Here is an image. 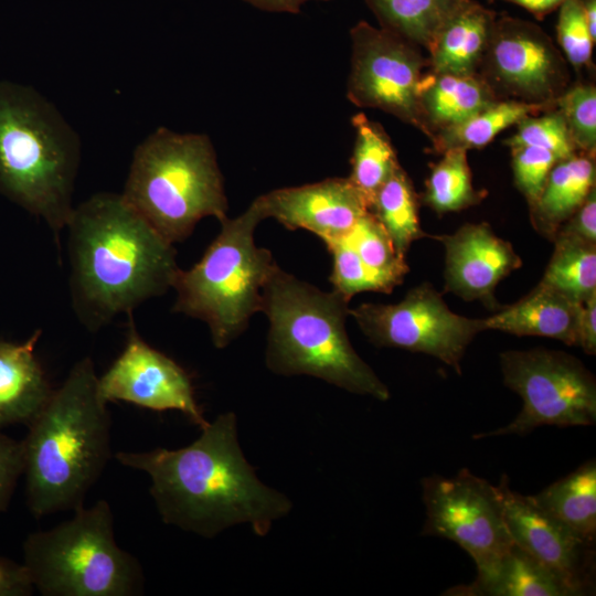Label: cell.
I'll return each instance as SVG.
<instances>
[{
    "mask_svg": "<svg viewBox=\"0 0 596 596\" xmlns=\"http://www.w3.org/2000/svg\"><path fill=\"white\" fill-rule=\"evenodd\" d=\"M79 158L78 136L53 104L0 81V192L44 220L57 242L74 210Z\"/></svg>",
    "mask_w": 596,
    "mask_h": 596,
    "instance_id": "5",
    "label": "cell"
},
{
    "mask_svg": "<svg viewBox=\"0 0 596 596\" xmlns=\"http://www.w3.org/2000/svg\"><path fill=\"white\" fill-rule=\"evenodd\" d=\"M58 525L28 535L23 565L43 596H136L145 577L136 556L117 545L106 500L79 508Z\"/></svg>",
    "mask_w": 596,
    "mask_h": 596,
    "instance_id": "8",
    "label": "cell"
},
{
    "mask_svg": "<svg viewBox=\"0 0 596 596\" xmlns=\"http://www.w3.org/2000/svg\"><path fill=\"white\" fill-rule=\"evenodd\" d=\"M520 6L531 12L536 19H543L546 14L551 13L565 0H505Z\"/></svg>",
    "mask_w": 596,
    "mask_h": 596,
    "instance_id": "42",
    "label": "cell"
},
{
    "mask_svg": "<svg viewBox=\"0 0 596 596\" xmlns=\"http://www.w3.org/2000/svg\"><path fill=\"white\" fill-rule=\"evenodd\" d=\"M581 306L582 302L539 283L519 301L483 318V326L485 330L544 337L578 345Z\"/></svg>",
    "mask_w": 596,
    "mask_h": 596,
    "instance_id": "18",
    "label": "cell"
},
{
    "mask_svg": "<svg viewBox=\"0 0 596 596\" xmlns=\"http://www.w3.org/2000/svg\"><path fill=\"white\" fill-rule=\"evenodd\" d=\"M350 36L349 100L391 114L427 136L419 91L428 60L419 46L364 20L351 29Z\"/></svg>",
    "mask_w": 596,
    "mask_h": 596,
    "instance_id": "11",
    "label": "cell"
},
{
    "mask_svg": "<svg viewBox=\"0 0 596 596\" xmlns=\"http://www.w3.org/2000/svg\"><path fill=\"white\" fill-rule=\"evenodd\" d=\"M503 383L522 400L515 418L475 439L525 435L541 426H590L596 423V381L575 356L535 348L500 354Z\"/></svg>",
    "mask_w": 596,
    "mask_h": 596,
    "instance_id": "9",
    "label": "cell"
},
{
    "mask_svg": "<svg viewBox=\"0 0 596 596\" xmlns=\"http://www.w3.org/2000/svg\"><path fill=\"white\" fill-rule=\"evenodd\" d=\"M265 219L256 198L237 217L220 220L221 231L202 258L188 270L179 269L173 279V311L205 322L217 349L235 340L262 311L263 289L278 266L254 240Z\"/></svg>",
    "mask_w": 596,
    "mask_h": 596,
    "instance_id": "7",
    "label": "cell"
},
{
    "mask_svg": "<svg viewBox=\"0 0 596 596\" xmlns=\"http://www.w3.org/2000/svg\"><path fill=\"white\" fill-rule=\"evenodd\" d=\"M510 149L514 183L530 207L539 199L552 168L560 159L539 147L514 146Z\"/></svg>",
    "mask_w": 596,
    "mask_h": 596,
    "instance_id": "36",
    "label": "cell"
},
{
    "mask_svg": "<svg viewBox=\"0 0 596 596\" xmlns=\"http://www.w3.org/2000/svg\"><path fill=\"white\" fill-rule=\"evenodd\" d=\"M496 19L494 11L468 0L437 32L427 50L428 68L438 73H478Z\"/></svg>",
    "mask_w": 596,
    "mask_h": 596,
    "instance_id": "20",
    "label": "cell"
},
{
    "mask_svg": "<svg viewBox=\"0 0 596 596\" xmlns=\"http://www.w3.org/2000/svg\"><path fill=\"white\" fill-rule=\"evenodd\" d=\"M556 233L574 235L596 243V189L594 188L577 211Z\"/></svg>",
    "mask_w": 596,
    "mask_h": 596,
    "instance_id": "38",
    "label": "cell"
},
{
    "mask_svg": "<svg viewBox=\"0 0 596 596\" xmlns=\"http://www.w3.org/2000/svg\"><path fill=\"white\" fill-rule=\"evenodd\" d=\"M355 131L348 179L359 190L368 207L382 184L400 167L396 152L384 128L363 113L351 119Z\"/></svg>",
    "mask_w": 596,
    "mask_h": 596,
    "instance_id": "27",
    "label": "cell"
},
{
    "mask_svg": "<svg viewBox=\"0 0 596 596\" xmlns=\"http://www.w3.org/2000/svg\"><path fill=\"white\" fill-rule=\"evenodd\" d=\"M262 311L269 320L266 364L281 375L307 374L359 395L390 398L389 387L353 349L347 330L349 301L284 272L270 275Z\"/></svg>",
    "mask_w": 596,
    "mask_h": 596,
    "instance_id": "4",
    "label": "cell"
},
{
    "mask_svg": "<svg viewBox=\"0 0 596 596\" xmlns=\"http://www.w3.org/2000/svg\"><path fill=\"white\" fill-rule=\"evenodd\" d=\"M115 458L149 475L150 494L164 523L206 539L240 523L264 536L292 507L258 479L244 457L232 412L207 422L185 447L118 451Z\"/></svg>",
    "mask_w": 596,
    "mask_h": 596,
    "instance_id": "1",
    "label": "cell"
},
{
    "mask_svg": "<svg viewBox=\"0 0 596 596\" xmlns=\"http://www.w3.org/2000/svg\"><path fill=\"white\" fill-rule=\"evenodd\" d=\"M98 391L107 403L124 401L152 411L175 409L200 428L207 424L195 401L189 374L139 336L132 317L125 348L98 377Z\"/></svg>",
    "mask_w": 596,
    "mask_h": 596,
    "instance_id": "14",
    "label": "cell"
},
{
    "mask_svg": "<svg viewBox=\"0 0 596 596\" xmlns=\"http://www.w3.org/2000/svg\"><path fill=\"white\" fill-rule=\"evenodd\" d=\"M448 596H577L553 570L513 544L487 573L470 584L447 589Z\"/></svg>",
    "mask_w": 596,
    "mask_h": 596,
    "instance_id": "21",
    "label": "cell"
},
{
    "mask_svg": "<svg viewBox=\"0 0 596 596\" xmlns=\"http://www.w3.org/2000/svg\"><path fill=\"white\" fill-rule=\"evenodd\" d=\"M34 590L23 563L0 557V596H29Z\"/></svg>",
    "mask_w": 596,
    "mask_h": 596,
    "instance_id": "39",
    "label": "cell"
},
{
    "mask_svg": "<svg viewBox=\"0 0 596 596\" xmlns=\"http://www.w3.org/2000/svg\"><path fill=\"white\" fill-rule=\"evenodd\" d=\"M549 514L583 541H596V461L576 470L532 496Z\"/></svg>",
    "mask_w": 596,
    "mask_h": 596,
    "instance_id": "24",
    "label": "cell"
},
{
    "mask_svg": "<svg viewBox=\"0 0 596 596\" xmlns=\"http://www.w3.org/2000/svg\"><path fill=\"white\" fill-rule=\"evenodd\" d=\"M419 95L430 140L499 99L479 73H438L429 68L422 78Z\"/></svg>",
    "mask_w": 596,
    "mask_h": 596,
    "instance_id": "22",
    "label": "cell"
},
{
    "mask_svg": "<svg viewBox=\"0 0 596 596\" xmlns=\"http://www.w3.org/2000/svg\"><path fill=\"white\" fill-rule=\"evenodd\" d=\"M556 31L565 60L577 70L589 66L596 39L589 31L581 0H565L560 6Z\"/></svg>",
    "mask_w": 596,
    "mask_h": 596,
    "instance_id": "35",
    "label": "cell"
},
{
    "mask_svg": "<svg viewBox=\"0 0 596 596\" xmlns=\"http://www.w3.org/2000/svg\"><path fill=\"white\" fill-rule=\"evenodd\" d=\"M441 155V159L432 167L423 202L438 215L479 203L482 193L472 185L467 150L453 148Z\"/></svg>",
    "mask_w": 596,
    "mask_h": 596,
    "instance_id": "30",
    "label": "cell"
},
{
    "mask_svg": "<svg viewBox=\"0 0 596 596\" xmlns=\"http://www.w3.org/2000/svg\"><path fill=\"white\" fill-rule=\"evenodd\" d=\"M479 73L499 99L554 107L568 87L564 55L538 24L497 18Z\"/></svg>",
    "mask_w": 596,
    "mask_h": 596,
    "instance_id": "13",
    "label": "cell"
},
{
    "mask_svg": "<svg viewBox=\"0 0 596 596\" xmlns=\"http://www.w3.org/2000/svg\"><path fill=\"white\" fill-rule=\"evenodd\" d=\"M123 199L174 244L206 216L228 211L214 147L206 135L160 127L135 150Z\"/></svg>",
    "mask_w": 596,
    "mask_h": 596,
    "instance_id": "6",
    "label": "cell"
},
{
    "mask_svg": "<svg viewBox=\"0 0 596 596\" xmlns=\"http://www.w3.org/2000/svg\"><path fill=\"white\" fill-rule=\"evenodd\" d=\"M364 267L377 279L383 292L401 285L409 268L386 231L368 211L347 235Z\"/></svg>",
    "mask_w": 596,
    "mask_h": 596,
    "instance_id": "31",
    "label": "cell"
},
{
    "mask_svg": "<svg viewBox=\"0 0 596 596\" xmlns=\"http://www.w3.org/2000/svg\"><path fill=\"white\" fill-rule=\"evenodd\" d=\"M91 358L79 360L28 425L26 503L35 518L83 505L111 457L110 415Z\"/></svg>",
    "mask_w": 596,
    "mask_h": 596,
    "instance_id": "3",
    "label": "cell"
},
{
    "mask_svg": "<svg viewBox=\"0 0 596 596\" xmlns=\"http://www.w3.org/2000/svg\"><path fill=\"white\" fill-rule=\"evenodd\" d=\"M595 157L577 152L558 160L533 205L530 220L538 233L554 238L595 188Z\"/></svg>",
    "mask_w": 596,
    "mask_h": 596,
    "instance_id": "23",
    "label": "cell"
},
{
    "mask_svg": "<svg viewBox=\"0 0 596 596\" xmlns=\"http://www.w3.org/2000/svg\"><path fill=\"white\" fill-rule=\"evenodd\" d=\"M66 227L72 305L89 331L172 288L179 270L173 244L121 194H94L74 207Z\"/></svg>",
    "mask_w": 596,
    "mask_h": 596,
    "instance_id": "2",
    "label": "cell"
},
{
    "mask_svg": "<svg viewBox=\"0 0 596 596\" xmlns=\"http://www.w3.org/2000/svg\"><path fill=\"white\" fill-rule=\"evenodd\" d=\"M494 488L513 544L562 576L577 596L590 594L595 585V544L575 535L532 496L511 489L505 475Z\"/></svg>",
    "mask_w": 596,
    "mask_h": 596,
    "instance_id": "15",
    "label": "cell"
},
{
    "mask_svg": "<svg viewBox=\"0 0 596 596\" xmlns=\"http://www.w3.org/2000/svg\"><path fill=\"white\" fill-rule=\"evenodd\" d=\"M40 337L38 330L23 343L0 341V430L29 425L53 392L34 353Z\"/></svg>",
    "mask_w": 596,
    "mask_h": 596,
    "instance_id": "19",
    "label": "cell"
},
{
    "mask_svg": "<svg viewBox=\"0 0 596 596\" xmlns=\"http://www.w3.org/2000/svg\"><path fill=\"white\" fill-rule=\"evenodd\" d=\"M252 6L269 12L299 13L304 3L310 0H244ZM326 1V0H320Z\"/></svg>",
    "mask_w": 596,
    "mask_h": 596,
    "instance_id": "41",
    "label": "cell"
},
{
    "mask_svg": "<svg viewBox=\"0 0 596 596\" xmlns=\"http://www.w3.org/2000/svg\"><path fill=\"white\" fill-rule=\"evenodd\" d=\"M23 466L22 443L0 430V512L7 510Z\"/></svg>",
    "mask_w": 596,
    "mask_h": 596,
    "instance_id": "37",
    "label": "cell"
},
{
    "mask_svg": "<svg viewBox=\"0 0 596 596\" xmlns=\"http://www.w3.org/2000/svg\"><path fill=\"white\" fill-rule=\"evenodd\" d=\"M445 248V289L464 300H479L500 309L494 297L498 284L522 266L511 243L486 223H466L453 234L430 235Z\"/></svg>",
    "mask_w": 596,
    "mask_h": 596,
    "instance_id": "16",
    "label": "cell"
},
{
    "mask_svg": "<svg viewBox=\"0 0 596 596\" xmlns=\"http://www.w3.org/2000/svg\"><path fill=\"white\" fill-rule=\"evenodd\" d=\"M349 315L374 345L428 354L458 374L468 345L485 331L483 318L451 311L429 283L413 287L397 304L364 302Z\"/></svg>",
    "mask_w": 596,
    "mask_h": 596,
    "instance_id": "10",
    "label": "cell"
},
{
    "mask_svg": "<svg viewBox=\"0 0 596 596\" xmlns=\"http://www.w3.org/2000/svg\"><path fill=\"white\" fill-rule=\"evenodd\" d=\"M382 29L429 49L443 24L468 0H364Z\"/></svg>",
    "mask_w": 596,
    "mask_h": 596,
    "instance_id": "25",
    "label": "cell"
},
{
    "mask_svg": "<svg viewBox=\"0 0 596 596\" xmlns=\"http://www.w3.org/2000/svg\"><path fill=\"white\" fill-rule=\"evenodd\" d=\"M553 108L515 99H497L462 123L437 132L430 141L439 153L453 148L467 151L482 148L501 131L517 125L524 117Z\"/></svg>",
    "mask_w": 596,
    "mask_h": 596,
    "instance_id": "26",
    "label": "cell"
},
{
    "mask_svg": "<svg viewBox=\"0 0 596 596\" xmlns=\"http://www.w3.org/2000/svg\"><path fill=\"white\" fill-rule=\"evenodd\" d=\"M589 31L596 39V0H581Z\"/></svg>",
    "mask_w": 596,
    "mask_h": 596,
    "instance_id": "43",
    "label": "cell"
},
{
    "mask_svg": "<svg viewBox=\"0 0 596 596\" xmlns=\"http://www.w3.org/2000/svg\"><path fill=\"white\" fill-rule=\"evenodd\" d=\"M369 211L406 257L411 245L426 236L419 225L418 196L411 179L400 166L374 194Z\"/></svg>",
    "mask_w": 596,
    "mask_h": 596,
    "instance_id": "28",
    "label": "cell"
},
{
    "mask_svg": "<svg viewBox=\"0 0 596 596\" xmlns=\"http://www.w3.org/2000/svg\"><path fill=\"white\" fill-rule=\"evenodd\" d=\"M578 347L587 354L596 353V294L582 302L578 324Z\"/></svg>",
    "mask_w": 596,
    "mask_h": 596,
    "instance_id": "40",
    "label": "cell"
},
{
    "mask_svg": "<svg viewBox=\"0 0 596 596\" xmlns=\"http://www.w3.org/2000/svg\"><path fill=\"white\" fill-rule=\"evenodd\" d=\"M332 257L330 281L350 300L363 291L383 292L377 279L364 267L347 236L324 243Z\"/></svg>",
    "mask_w": 596,
    "mask_h": 596,
    "instance_id": "34",
    "label": "cell"
},
{
    "mask_svg": "<svg viewBox=\"0 0 596 596\" xmlns=\"http://www.w3.org/2000/svg\"><path fill=\"white\" fill-rule=\"evenodd\" d=\"M422 489V534L457 543L472 557L477 575L489 572L513 545L496 488L487 480L461 469L453 477H426Z\"/></svg>",
    "mask_w": 596,
    "mask_h": 596,
    "instance_id": "12",
    "label": "cell"
},
{
    "mask_svg": "<svg viewBox=\"0 0 596 596\" xmlns=\"http://www.w3.org/2000/svg\"><path fill=\"white\" fill-rule=\"evenodd\" d=\"M554 252L540 283L583 302L596 294V243L556 233Z\"/></svg>",
    "mask_w": 596,
    "mask_h": 596,
    "instance_id": "29",
    "label": "cell"
},
{
    "mask_svg": "<svg viewBox=\"0 0 596 596\" xmlns=\"http://www.w3.org/2000/svg\"><path fill=\"white\" fill-rule=\"evenodd\" d=\"M266 219L288 230L302 228L323 243L350 234L369 211L368 203L348 178L273 190L258 196Z\"/></svg>",
    "mask_w": 596,
    "mask_h": 596,
    "instance_id": "17",
    "label": "cell"
},
{
    "mask_svg": "<svg viewBox=\"0 0 596 596\" xmlns=\"http://www.w3.org/2000/svg\"><path fill=\"white\" fill-rule=\"evenodd\" d=\"M578 152L595 157L596 88L592 84L568 86L555 100Z\"/></svg>",
    "mask_w": 596,
    "mask_h": 596,
    "instance_id": "32",
    "label": "cell"
},
{
    "mask_svg": "<svg viewBox=\"0 0 596 596\" xmlns=\"http://www.w3.org/2000/svg\"><path fill=\"white\" fill-rule=\"evenodd\" d=\"M509 148L532 146L546 149L560 160L577 153L562 115L555 109L530 115L517 124L514 135L505 140Z\"/></svg>",
    "mask_w": 596,
    "mask_h": 596,
    "instance_id": "33",
    "label": "cell"
}]
</instances>
